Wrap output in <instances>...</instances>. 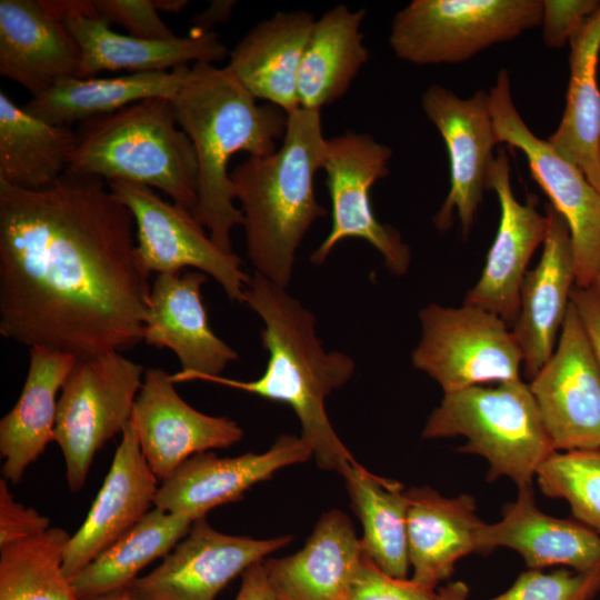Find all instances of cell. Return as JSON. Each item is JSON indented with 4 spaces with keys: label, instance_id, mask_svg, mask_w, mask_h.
Returning <instances> with one entry per match:
<instances>
[{
    "label": "cell",
    "instance_id": "6da1fadb",
    "mask_svg": "<svg viewBox=\"0 0 600 600\" xmlns=\"http://www.w3.org/2000/svg\"><path fill=\"white\" fill-rule=\"evenodd\" d=\"M130 210L98 177L0 181V333L78 361L140 341L151 284Z\"/></svg>",
    "mask_w": 600,
    "mask_h": 600
},
{
    "label": "cell",
    "instance_id": "7a4b0ae2",
    "mask_svg": "<svg viewBox=\"0 0 600 600\" xmlns=\"http://www.w3.org/2000/svg\"><path fill=\"white\" fill-rule=\"evenodd\" d=\"M242 303L263 323L261 343L269 354L263 374L251 381L222 376H196L191 381H209L288 404L317 464L340 473L354 458L328 418L326 399L351 379L353 359L327 351L317 334L314 314L287 289L257 272L250 276Z\"/></svg>",
    "mask_w": 600,
    "mask_h": 600
},
{
    "label": "cell",
    "instance_id": "3957f363",
    "mask_svg": "<svg viewBox=\"0 0 600 600\" xmlns=\"http://www.w3.org/2000/svg\"><path fill=\"white\" fill-rule=\"evenodd\" d=\"M256 98L226 69L198 62L171 100L176 120L189 137L198 164V221L214 243L233 252L231 231L243 217L233 201L228 172L237 152L268 156L283 139L288 114L278 107L260 106Z\"/></svg>",
    "mask_w": 600,
    "mask_h": 600
},
{
    "label": "cell",
    "instance_id": "277c9868",
    "mask_svg": "<svg viewBox=\"0 0 600 600\" xmlns=\"http://www.w3.org/2000/svg\"><path fill=\"white\" fill-rule=\"evenodd\" d=\"M326 147L320 110L299 108L288 114L280 148L268 156H248L230 172L254 272L284 289L302 240L327 214L313 189Z\"/></svg>",
    "mask_w": 600,
    "mask_h": 600
},
{
    "label": "cell",
    "instance_id": "5b68a950",
    "mask_svg": "<svg viewBox=\"0 0 600 600\" xmlns=\"http://www.w3.org/2000/svg\"><path fill=\"white\" fill-rule=\"evenodd\" d=\"M66 173L157 188L192 213L197 206L194 149L166 98L81 123Z\"/></svg>",
    "mask_w": 600,
    "mask_h": 600
},
{
    "label": "cell",
    "instance_id": "8992f818",
    "mask_svg": "<svg viewBox=\"0 0 600 600\" xmlns=\"http://www.w3.org/2000/svg\"><path fill=\"white\" fill-rule=\"evenodd\" d=\"M457 436L467 440L460 452L488 461L487 480L508 477L518 488L531 486L539 467L556 451L529 384L521 379L443 394L422 437Z\"/></svg>",
    "mask_w": 600,
    "mask_h": 600
},
{
    "label": "cell",
    "instance_id": "52a82bcc",
    "mask_svg": "<svg viewBox=\"0 0 600 600\" xmlns=\"http://www.w3.org/2000/svg\"><path fill=\"white\" fill-rule=\"evenodd\" d=\"M542 0H413L391 22L389 46L416 66L456 64L540 27Z\"/></svg>",
    "mask_w": 600,
    "mask_h": 600
},
{
    "label": "cell",
    "instance_id": "ba28073f",
    "mask_svg": "<svg viewBox=\"0 0 600 600\" xmlns=\"http://www.w3.org/2000/svg\"><path fill=\"white\" fill-rule=\"evenodd\" d=\"M141 364L121 352L78 361L58 400L53 441L72 492L81 490L97 452L129 424L143 381Z\"/></svg>",
    "mask_w": 600,
    "mask_h": 600
},
{
    "label": "cell",
    "instance_id": "9c48e42d",
    "mask_svg": "<svg viewBox=\"0 0 600 600\" xmlns=\"http://www.w3.org/2000/svg\"><path fill=\"white\" fill-rule=\"evenodd\" d=\"M419 320L421 338L411 362L443 394L521 379L517 339L494 313L468 303L457 308L430 303L419 311Z\"/></svg>",
    "mask_w": 600,
    "mask_h": 600
},
{
    "label": "cell",
    "instance_id": "30bf717a",
    "mask_svg": "<svg viewBox=\"0 0 600 600\" xmlns=\"http://www.w3.org/2000/svg\"><path fill=\"white\" fill-rule=\"evenodd\" d=\"M488 92L498 142L508 143L526 156L531 177L568 224L574 286L591 288L600 276V194L576 164L526 124L511 96L508 70L498 72Z\"/></svg>",
    "mask_w": 600,
    "mask_h": 600
},
{
    "label": "cell",
    "instance_id": "8fae6325",
    "mask_svg": "<svg viewBox=\"0 0 600 600\" xmlns=\"http://www.w3.org/2000/svg\"><path fill=\"white\" fill-rule=\"evenodd\" d=\"M392 150L369 133L346 131L327 139L322 170L331 202V228L310 256L322 264L342 240L357 238L370 243L390 272L407 273L411 254L399 232L381 223L372 209L371 189L389 174Z\"/></svg>",
    "mask_w": 600,
    "mask_h": 600
},
{
    "label": "cell",
    "instance_id": "7c38bea8",
    "mask_svg": "<svg viewBox=\"0 0 600 600\" xmlns=\"http://www.w3.org/2000/svg\"><path fill=\"white\" fill-rule=\"evenodd\" d=\"M106 182L133 217L138 260L148 273L193 268L220 284L229 300L243 302L250 276L241 259L219 248L190 210L164 201L148 186Z\"/></svg>",
    "mask_w": 600,
    "mask_h": 600
},
{
    "label": "cell",
    "instance_id": "4fadbf2b",
    "mask_svg": "<svg viewBox=\"0 0 600 600\" xmlns=\"http://www.w3.org/2000/svg\"><path fill=\"white\" fill-rule=\"evenodd\" d=\"M556 350L530 380L556 451L600 448V370L570 301Z\"/></svg>",
    "mask_w": 600,
    "mask_h": 600
},
{
    "label": "cell",
    "instance_id": "5bb4252c",
    "mask_svg": "<svg viewBox=\"0 0 600 600\" xmlns=\"http://www.w3.org/2000/svg\"><path fill=\"white\" fill-rule=\"evenodd\" d=\"M421 107L440 133L450 164V189L433 217L434 227L447 231L457 212L467 236L487 189L493 148L499 143L490 114L489 92L478 90L469 98H460L433 83L422 93Z\"/></svg>",
    "mask_w": 600,
    "mask_h": 600
},
{
    "label": "cell",
    "instance_id": "9a60e30c",
    "mask_svg": "<svg viewBox=\"0 0 600 600\" xmlns=\"http://www.w3.org/2000/svg\"><path fill=\"white\" fill-rule=\"evenodd\" d=\"M291 540L230 536L201 518L154 570L127 589L138 600H214L233 578Z\"/></svg>",
    "mask_w": 600,
    "mask_h": 600
},
{
    "label": "cell",
    "instance_id": "2e32d148",
    "mask_svg": "<svg viewBox=\"0 0 600 600\" xmlns=\"http://www.w3.org/2000/svg\"><path fill=\"white\" fill-rule=\"evenodd\" d=\"M130 422L147 463L160 481L190 457L231 447L243 437L230 418L206 414L186 402L170 374L160 368L144 371Z\"/></svg>",
    "mask_w": 600,
    "mask_h": 600
},
{
    "label": "cell",
    "instance_id": "e0dca14e",
    "mask_svg": "<svg viewBox=\"0 0 600 600\" xmlns=\"http://www.w3.org/2000/svg\"><path fill=\"white\" fill-rule=\"evenodd\" d=\"M313 457L310 446L298 436L281 434L264 452L220 458L211 451L183 461L158 488L154 507L189 518H204L211 509L241 499L254 484L280 469Z\"/></svg>",
    "mask_w": 600,
    "mask_h": 600
},
{
    "label": "cell",
    "instance_id": "ac0fdd59",
    "mask_svg": "<svg viewBox=\"0 0 600 600\" xmlns=\"http://www.w3.org/2000/svg\"><path fill=\"white\" fill-rule=\"evenodd\" d=\"M510 163L504 150L494 157L487 178V189L494 191L500 204V221L477 283L464 302L488 310L513 327L519 313L520 289L527 266L543 244L549 221L534 202L517 200L510 180Z\"/></svg>",
    "mask_w": 600,
    "mask_h": 600
},
{
    "label": "cell",
    "instance_id": "d6986e66",
    "mask_svg": "<svg viewBox=\"0 0 600 600\" xmlns=\"http://www.w3.org/2000/svg\"><path fill=\"white\" fill-rule=\"evenodd\" d=\"M206 281L207 274L194 270L157 274L151 284L142 341L176 353L181 370L170 374L174 383L221 376L239 359L211 329L201 296Z\"/></svg>",
    "mask_w": 600,
    "mask_h": 600
},
{
    "label": "cell",
    "instance_id": "ffe728a7",
    "mask_svg": "<svg viewBox=\"0 0 600 600\" xmlns=\"http://www.w3.org/2000/svg\"><path fill=\"white\" fill-rule=\"evenodd\" d=\"M158 481L129 422L87 518L67 543L63 570L71 581L151 510Z\"/></svg>",
    "mask_w": 600,
    "mask_h": 600
},
{
    "label": "cell",
    "instance_id": "44dd1931",
    "mask_svg": "<svg viewBox=\"0 0 600 600\" xmlns=\"http://www.w3.org/2000/svg\"><path fill=\"white\" fill-rule=\"evenodd\" d=\"M549 221L538 264L527 271L520 289L519 313L512 327L522 356L527 379L531 380L554 351L576 283L571 236L564 219L546 207Z\"/></svg>",
    "mask_w": 600,
    "mask_h": 600
},
{
    "label": "cell",
    "instance_id": "7402d4cb",
    "mask_svg": "<svg viewBox=\"0 0 600 600\" xmlns=\"http://www.w3.org/2000/svg\"><path fill=\"white\" fill-rule=\"evenodd\" d=\"M81 51L42 0L0 1V74L40 96L80 76Z\"/></svg>",
    "mask_w": 600,
    "mask_h": 600
},
{
    "label": "cell",
    "instance_id": "603a6c76",
    "mask_svg": "<svg viewBox=\"0 0 600 600\" xmlns=\"http://www.w3.org/2000/svg\"><path fill=\"white\" fill-rule=\"evenodd\" d=\"M502 519L479 530L480 552L498 547L517 551L529 569L552 566L579 572L600 570V536L579 521L558 519L537 508L531 486L518 488Z\"/></svg>",
    "mask_w": 600,
    "mask_h": 600
},
{
    "label": "cell",
    "instance_id": "cb8c5ba5",
    "mask_svg": "<svg viewBox=\"0 0 600 600\" xmlns=\"http://www.w3.org/2000/svg\"><path fill=\"white\" fill-rule=\"evenodd\" d=\"M314 22L308 11L276 12L246 33L224 68L256 99L290 114L300 108L298 74Z\"/></svg>",
    "mask_w": 600,
    "mask_h": 600
},
{
    "label": "cell",
    "instance_id": "d4e9b609",
    "mask_svg": "<svg viewBox=\"0 0 600 600\" xmlns=\"http://www.w3.org/2000/svg\"><path fill=\"white\" fill-rule=\"evenodd\" d=\"M408 497V554L411 580L434 591L452 573L456 562L480 552L483 522L469 494L448 498L429 487L411 488Z\"/></svg>",
    "mask_w": 600,
    "mask_h": 600
},
{
    "label": "cell",
    "instance_id": "484cf974",
    "mask_svg": "<svg viewBox=\"0 0 600 600\" xmlns=\"http://www.w3.org/2000/svg\"><path fill=\"white\" fill-rule=\"evenodd\" d=\"M63 23L81 51L79 77H92L101 71H168L192 61L214 63L230 53L212 31L147 40L113 31L110 21L102 17L72 16Z\"/></svg>",
    "mask_w": 600,
    "mask_h": 600
},
{
    "label": "cell",
    "instance_id": "4316f807",
    "mask_svg": "<svg viewBox=\"0 0 600 600\" xmlns=\"http://www.w3.org/2000/svg\"><path fill=\"white\" fill-rule=\"evenodd\" d=\"M361 557L350 519L333 509L320 517L299 551L264 559V566L278 600H343Z\"/></svg>",
    "mask_w": 600,
    "mask_h": 600
},
{
    "label": "cell",
    "instance_id": "83f0119b",
    "mask_svg": "<svg viewBox=\"0 0 600 600\" xmlns=\"http://www.w3.org/2000/svg\"><path fill=\"white\" fill-rule=\"evenodd\" d=\"M77 360L68 353L31 347L21 393L0 420V454L4 479L19 482L26 469L53 441L58 392Z\"/></svg>",
    "mask_w": 600,
    "mask_h": 600
},
{
    "label": "cell",
    "instance_id": "f1b7e54d",
    "mask_svg": "<svg viewBox=\"0 0 600 600\" xmlns=\"http://www.w3.org/2000/svg\"><path fill=\"white\" fill-rule=\"evenodd\" d=\"M190 70L186 64L169 71L136 72L110 78L69 77L40 96L32 97L23 108L52 124H81L141 100H172L189 78Z\"/></svg>",
    "mask_w": 600,
    "mask_h": 600
},
{
    "label": "cell",
    "instance_id": "f546056e",
    "mask_svg": "<svg viewBox=\"0 0 600 600\" xmlns=\"http://www.w3.org/2000/svg\"><path fill=\"white\" fill-rule=\"evenodd\" d=\"M366 10L339 4L316 20L298 74L300 108L321 110L342 98L369 60L361 26Z\"/></svg>",
    "mask_w": 600,
    "mask_h": 600
},
{
    "label": "cell",
    "instance_id": "4dcf8cb0",
    "mask_svg": "<svg viewBox=\"0 0 600 600\" xmlns=\"http://www.w3.org/2000/svg\"><path fill=\"white\" fill-rule=\"evenodd\" d=\"M569 44L570 78L566 108L558 128L547 140L576 164L593 187L598 177L600 141V7Z\"/></svg>",
    "mask_w": 600,
    "mask_h": 600
},
{
    "label": "cell",
    "instance_id": "1f68e13d",
    "mask_svg": "<svg viewBox=\"0 0 600 600\" xmlns=\"http://www.w3.org/2000/svg\"><path fill=\"white\" fill-rule=\"evenodd\" d=\"M77 132L39 119L0 91V181L40 190L66 173Z\"/></svg>",
    "mask_w": 600,
    "mask_h": 600
},
{
    "label": "cell",
    "instance_id": "d6a6232c",
    "mask_svg": "<svg viewBox=\"0 0 600 600\" xmlns=\"http://www.w3.org/2000/svg\"><path fill=\"white\" fill-rule=\"evenodd\" d=\"M340 474L362 524V552L387 574L407 579V490L396 480L373 474L356 460L347 463Z\"/></svg>",
    "mask_w": 600,
    "mask_h": 600
},
{
    "label": "cell",
    "instance_id": "836d02e7",
    "mask_svg": "<svg viewBox=\"0 0 600 600\" xmlns=\"http://www.w3.org/2000/svg\"><path fill=\"white\" fill-rule=\"evenodd\" d=\"M192 522L154 507L72 579L77 598L87 600L127 589L140 570L164 558L184 538Z\"/></svg>",
    "mask_w": 600,
    "mask_h": 600
},
{
    "label": "cell",
    "instance_id": "e575fe53",
    "mask_svg": "<svg viewBox=\"0 0 600 600\" xmlns=\"http://www.w3.org/2000/svg\"><path fill=\"white\" fill-rule=\"evenodd\" d=\"M70 537L50 528L0 548V600H79L63 570Z\"/></svg>",
    "mask_w": 600,
    "mask_h": 600
},
{
    "label": "cell",
    "instance_id": "d590c367",
    "mask_svg": "<svg viewBox=\"0 0 600 600\" xmlns=\"http://www.w3.org/2000/svg\"><path fill=\"white\" fill-rule=\"evenodd\" d=\"M536 478L547 497L564 499L574 518L600 536V448L554 451Z\"/></svg>",
    "mask_w": 600,
    "mask_h": 600
},
{
    "label": "cell",
    "instance_id": "8d00e7d4",
    "mask_svg": "<svg viewBox=\"0 0 600 600\" xmlns=\"http://www.w3.org/2000/svg\"><path fill=\"white\" fill-rule=\"evenodd\" d=\"M600 592V570L591 572L540 569L522 572L503 593L490 600H592Z\"/></svg>",
    "mask_w": 600,
    "mask_h": 600
},
{
    "label": "cell",
    "instance_id": "74e56055",
    "mask_svg": "<svg viewBox=\"0 0 600 600\" xmlns=\"http://www.w3.org/2000/svg\"><path fill=\"white\" fill-rule=\"evenodd\" d=\"M434 591L380 570L363 552L343 600H432Z\"/></svg>",
    "mask_w": 600,
    "mask_h": 600
},
{
    "label": "cell",
    "instance_id": "f35d334b",
    "mask_svg": "<svg viewBox=\"0 0 600 600\" xmlns=\"http://www.w3.org/2000/svg\"><path fill=\"white\" fill-rule=\"evenodd\" d=\"M100 17L123 27L130 36L147 40L173 39V31L160 18L153 0H93Z\"/></svg>",
    "mask_w": 600,
    "mask_h": 600
},
{
    "label": "cell",
    "instance_id": "ab89813d",
    "mask_svg": "<svg viewBox=\"0 0 600 600\" xmlns=\"http://www.w3.org/2000/svg\"><path fill=\"white\" fill-rule=\"evenodd\" d=\"M600 7L599 0H542V39L548 48L561 49Z\"/></svg>",
    "mask_w": 600,
    "mask_h": 600
},
{
    "label": "cell",
    "instance_id": "60d3db41",
    "mask_svg": "<svg viewBox=\"0 0 600 600\" xmlns=\"http://www.w3.org/2000/svg\"><path fill=\"white\" fill-rule=\"evenodd\" d=\"M50 519L34 508L18 502L0 480V548L24 540L49 530Z\"/></svg>",
    "mask_w": 600,
    "mask_h": 600
},
{
    "label": "cell",
    "instance_id": "b9f144b4",
    "mask_svg": "<svg viewBox=\"0 0 600 600\" xmlns=\"http://www.w3.org/2000/svg\"><path fill=\"white\" fill-rule=\"evenodd\" d=\"M570 301L579 314L600 370V297L592 288L574 286Z\"/></svg>",
    "mask_w": 600,
    "mask_h": 600
},
{
    "label": "cell",
    "instance_id": "7bdbcfd3",
    "mask_svg": "<svg viewBox=\"0 0 600 600\" xmlns=\"http://www.w3.org/2000/svg\"><path fill=\"white\" fill-rule=\"evenodd\" d=\"M234 600H278L269 581L264 560L246 569Z\"/></svg>",
    "mask_w": 600,
    "mask_h": 600
},
{
    "label": "cell",
    "instance_id": "ee69618b",
    "mask_svg": "<svg viewBox=\"0 0 600 600\" xmlns=\"http://www.w3.org/2000/svg\"><path fill=\"white\" fill-rule=\"evenodd\" d=\"M236 3L233 0L211 1L204 11L193 17L196 33L210 32L214 24L228 21Z\"/></svg>",
    "mask_w": 600,
    "mask_h": 600
},
{
    "label": "cell",
    "instance_id": "f6af8a7d",
    "mask_svg": "<svg viewBox=\"0 0 600 600\" xmlns=\"http://www.w3.org/2000/svg\"><path fill=\"white\" fill-rule=\"evenodd\" d=\"M468 596L467 584L462 581H454L440 588L432 600H468Z\"/></svg>",
    "mask_w": 600,
    "mask_h": 600
},
{
    "label": "cell",
    "instance_id": "bcb514c9",
    "mask_svg": "<svg viewBox=\"0 0 600 600\" xmlns=\"http://www.w3.org/2000/svg\"><path fill=\"white\" fill-rule=\"evenodd\" d=\"M154 7L158 12L179 13L188 4L187 0H153Z\"/></svg>",
    "mask_w": 600,
    "mask_h": 600
},
{
    "label": "cell",
    "instance_id": "7dc6e473",
    "mask_svg": "<svg viewBox=\"0 0 600 600\" xmlns=\"http://www.w3.org/2000/svg\"><path fill=\"white\" fill-rule=\"evenodd\" d=\"M87 600H138L128 589H122Z\"/></svg>",
    "mask_w": 600,
    "mask_h": 600
},
{
    "label": "cell",
    "instance_id": "c3c4849f",
    "mask_svg": "<svg viewBox=\"0 0 600 600\" xmlns=\"http://www.w3.org/2000/svg\"><path fill=\"white\" fill-rule=\"evenodd\" d=\"M597 167H598V177H597L596 183L593 184V188L600 194V141H599L598 152H597Z\"/></svg>",
    "mask_w": 600,
    "mask_h": 600
},
{
    "label": "cell",
    "instance_id": "681fc988",
    "mask_svg": "<svg viewBox=\"0 0 600 600\" xmlns=\"http://www.w3.org/2000/svg\"><path fill=\"white\" fill-rule=\"evenodd\" d=\"M591 288L594 289V291L600 297V276L597 278V280L594 281Z\"/></svg>",
    "mask_w": 600,
    "mask_h": 600
}]
</instances>
